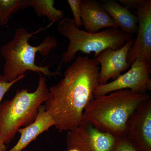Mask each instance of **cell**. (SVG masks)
Here are the masks:
<instances>
[{
  "mask_svg": "<svg viewBox=\"0 0 151 151\" xmlns=\"http://www.w3.org/2000/svg\"><path fill=\"white\" fill-rule=\"evenodd\" d=\"M58 30L63 36L67 38L69 44L62 55L63 63L73 60L78 52L85 54L94 52V58L107 48H121L133 35L124 32L119 28H109L96 33L89 32L76 27L73 19L65 18L58 23Z\"/></svg>",
  "mask_w": 151,
  "mask_h": 151,
  "instance_id": "obj_5",
  "label": "cell"
},
{
  "mask_svg": "<svg viewBox=\"0 0 151 151\" xmlns=\"http://www.w3.org/2000/svg\"><path fill=\"white\" fill-rule=\"evenodd\" d=\"M150 98L147 93H136L129 89L94 97L84 110L83 119L100 131L124 138L130 117Z\"/></svg>",
  "mask_w": 151,
  "mask_h": 151,
  "instance_id": "obj_2",
  "label": "cell"
},
{
  "mask_svg": "<svg viewBox=\"0 0 151 151\" xmlns=\"http://www.w3.org/2000/svg\"><path fill=\"white\" fill-rule=\"evenodd\" d=\"M119 139L97 129L83 119L78 127L68 132L66 145L67 149L80 151H113Z\"/></svg>",
  "mask_w": 151,
  "mask_h": 151,
  "instance_id": "obj_6",
  "label": "cell"
},
{
  "mask_svg": "<svg viewBox=\"0 0 151 151\" xmlns=\"http://www.w3.org/2000/svg\"><path fill=\"white\" fill-rule=\"evenodd\" d=\"M30 6V0H0V25L7 24L12 14Z\"/></svg>",
  "mask_w": 151,
  "mask_h": 151,
  "instance_id": "obj_15",
  "label": "cell"
},
{
  "mask_svg": "<svg viewBox=\"0 0 151 151\" xmlns=\"http://www.w3.org/2000/svg\"><path fill=\"white\" fill-rule=\"evenodd\" d=\"M25 76V75H23L19 76L17 78L12 82H6L3 78L2 74L0 73V105L1 101L7 92L9 90L14 84H15L21 79H22Z\"/></svg>",
  "mask_w": 151,
  "mask_h": 151,
  "instance_id": "obj_17",
  "label": "cell"
},
{
  "mask_svg": "<svg viewBox=\"0 0 151 151\" xmlns=\"http://www.w3.org/2000/svg\"><path fill=\"white\" fill-rule=\"evenodd\" d=\"M98 65L89 57L78 56L66 68L64 77L49 89L44 107L59 132L72 131L82 122L84 110L99 85Z\"/></svg>",
  "mask_w": 151,
  "mask_h": 151,
  "instance_id": "obj_1",
  "label": "cell"
},
{
  "mask_svg": "<svg viewBox=\"0 0 151 151\" xmlns=\"http://www.w3.org/2000/svg\"><path fill=\"white\" fill-rule=\"evenodd\" d=\"M53 24L50 23L45 27L29 33L23 27L17 28L12 39L1 48V53L5 60L2 74L6 82H12L19 76L24 75L27 70L42 73L49 77L61 75L58 71L52 72L49 69L50 65L38 66L35 64V56L39 52L47 56L57 46L56 39L48 36L39 45L32 46L29 40L34 35L47 29Z\"/></svg>",
  "mask_w": 151,
  "mask_h": 151,
  "instance_id": "obj_3",
  "label": "cell"
},
{
  "mask_svg": "<svg viewBox=\"0 0 151 151\" xmlns=\"http://www.w3.org/2000/svg\"><path fill=\"white\" fill-rule=\"evenodd\" d=\"M137 151H151V99L130 117L124 137Z\"/></svg>",
  "mask_w": 151,
  "mask_h": 151,
  "instance_id": "obj_8",
  "label": "cell"
},
{
  "mask_svg": "<svg viewBox=\"0 0 151 151\" xmlns=\"http://www.w3.org/2000/svg\"><path fill=\"white\" fill-rule=\"evenodd\" d=\"M126 73L107 84L99 85L94 92V97L102 96L121 89H129L138 93L151 90V64L136 60Z\"/></svg>",
  "mask_w": 151,
  "mask_h": 151,
  "instance_id": "obj_7",
  "label": "cell"
},
{
  "mask_svg": "<svg viewBox=\"0 0 151 151\" xmlns=\"http://www.w3.org/2000/svg\"><path fill=\"white\" fill-rule=\"evenodd\" d=\"M137 13V35L128 53L127 61L131 65L136 60L151 64V0H145Z\"/></svg>",
  "mask_w": 151,
  "mask_h": 151,
  "instance_id": "obj_9",
  "label": "cell"
},
{
  "mask_svg": "<svg viewBox=\"0 0 151 151\" xmlns=\"http://www.w3.org/2000/svg\"><path fill=\"white\" fill-rule=\"evenodd\" d=\"M40 75L35 91L17 90L13 98L0 105V139L5 145L13 139L21 127L34 122L40 107L48 99L49 90L46 77Z\"/></svg>",
  "mask_w": 151,
  "mask_h": 151,
  "instance_id": "obj_4",
  "label": "cell"
},
{
  "mask_svg": "<svg viewBox=\"0 0 151 151\" xmlns=\"http://www.w3.org/2000/svg\"><path fill=\"white\" fill-rule=\"evenodd\" d=\"M53 0H30L32 7L38 17H46L50 23L60 22L64 16V11L54 7Z\"/></svg>",
  "mask_w": 151,
  "mask_h": 151,
  "instance_id": "obj_14",
  "label": "cell"
},
{
  "mask_svg": "<svg viewBox=\"0 0 151 151\" xmlns=\"http://www.w3.org/2000/svg\"><path fill=\"white\" fill-rule=\"evenodd\" d=\"M134 42L133 38L130 39L119 49H106L94 58V61L101 65L99 85L107 84L111 78L115 80L130 67L131 65L127 61V56Z\"/></svg>",
  "mask_w": 151,
  "mask_h": 151,
  "instance_id": "obj_10",
  "label": "cell"
},
{
  "mask_svg": "<svg viewBox=\"0 0 151 151\" xmlns=\"http://www.w3.org/2000/svg\"><path fill=\"white\" fill-rule=\"evenodd\" d=\"M113 151H137L124 138H119V140Z\"/></svg>",
  "mask_w": 151,
  "mask_h": 151,
  "instance_id": "obj_18",
  "label": "cell"
},
{
  "mask_svg": "<svg viewBox=\"0 0 151 151\" xmlns=\"http://www.w3.org/2000/svg\"><path fill=\"white\" fill-rule=\"evenodd\" d=\"M73 13L74 22L77 27L82 25L81 18V0H68L67 1Z\"/></svg>",
  "mask_w": 151,
  "mask_h": 151,
  "instance_id": "obj_16",
  "label": "cell"
},
{
  "mask_svg": "<svg viewBox=\"0 0 151 151\" xmlns=\"http://www.w3.org/2000/svg\"><path fill=\"white\" fill-rule=\"evenodd\" d=\"M54 126L53 120L45 111L44 105H41L35 120L28 126L19 129L18 132L21 136L18 142L13 147L6 151H22L39 135Z\"/></svg>",
  "mask_w": 151,
  "mask_h": 151,
  "instance_id": "obj_12",
  "label": "cell"
},
{
  "mask_svg": "<svg viewBox=\"0 0 151 151\" xmlns=\"http://www.w3.org/2000/svg\"><path fill=\"white\" fill-rule=\"evenodd\" d=\"M102 6L121 31L132 35L137 33L138 17L132 14L129 9L113 0L105 1Z\"/></svg>",
  "mask_w": 151,
  "mask_h": 151,
  "instance_id": "obj_13",
  "label": "cell"
},
{
  "mask_svg": "<svg viewBox=\"0 0 151 151\" xmlns=\"http://www.w3.org/2000/svg\"><path fill=\"white\" fill-rule=\"evenodd\" d=\"M67 151H80L79 150L75 148H71L69 149H67Z\"/></svg>",
  "mask_w": 151,
  "mask_h": 151,
  "instance_id": "obj_21",
  "label": "cell"
},
{
  "mask_svg": "<svg viewBox=\"0 0 151 151\" xmlns=\"http://www.w3.org/2000/svg\"><path fill=\"white\" fill-rule=\"evenodd\" d=\"M122 6L129 9L137 10L145 0H119Z\"/></svg>",
  "mask_w": 151,
  "mask_h": 151,
  "instance_id": "obj_19",
  "label": "cell"
},
{
  "mask_svg": "<svg viewBox=\"0 0 151 151\" xmlns=\"http://www.w3.org/2000/svg\"><path fill=\"white\" fill-rule=\"evenodd\" d=\"M7 147L0 139V151H6Z\"/></svg>",
  "mask_w": 151,
  "mask_h": 151,
  "instance_id": "obj_20",
  "label": "cell"
},
{
  "mask_svg": "<svg viewBox=\"0 0 151 151\" xmlns=\"http://www.w3.org/2000/svg\"><path fill=\"white\" fill-rule=\"evenodd\" d=\"M81 18L82 24L88 32L96 33L102 29L119 28L102 5L94 0L81 1Z\"/></svg>",
  "mask_w": 151,
  "mask_h": 151,
  "instance_id": "obj_11",
  "label": "cell"
}]
</instances>
